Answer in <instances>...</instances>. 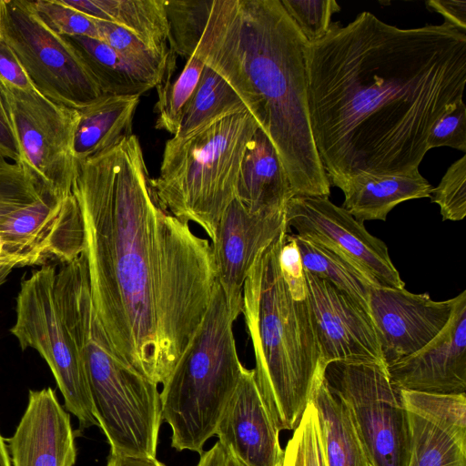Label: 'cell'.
I'll list each match as a JSON object with an SVG mask.
<instances>
[{
	"mask_svg": "<svg viewBox=\"0 0 466 466\" xmlns=\"http://www.w3.org/2000/svg\"><path fill=\"white\" fill-rule=\"evenodd\" d=\"M323 380L348 410L372 466H408L409 414L387 368L332 361L326 365Z\"/></svg>",
	"mask_w": 466,
	"mask_h": 466,
	"instance_id": "cell-9",
	"label": "cell"
},
{
	"mask_svg": "<svg viewBox=\"0 0 466 466\" xmlns=\"http://www.w3.org/2000/svg\"><path fill=\"white\" fill-rule=\"evenodd\" d=\"M18 267L15 262H0V286H2L11 271Z\"/></svg>",
	"mask_w": 466,
	"mask_h": 466,
	"instance_id": "cell-44",
	"label": "cell"
},
{
	"mask_svg": "<svg viewBox=\"0 0 466 466\" xmlns=\"http://www.w3.org/2000/svg\"><path fill=\"white\" fill-rule=\"evenodd\" d=\"M288 229L285 209L251 213L235 198L222 215L210 244L217 281L234 320L242 313L245 280L257 256Z\"/></svg>",
	"mask_w": 466,
	"mask_h": 466,
	"instance_id": "cell-15",
	"label": "cell"
},
{
	"mask_svg": "<svg viewBox=\"0 0 466 466\" xmlns=\"http://www.w3.org/2000/svg\"><path fill=\"white\" fill-rule=\"evenodd\" d=\"M258 125L247 110L184 139L166 142L158 177L149 179L157 206L198 225L212 240L235 191L247 146Z\"/></svg>",
	"mask_w": 466,
	"mask_h": 466,
	"instance_id": "cell-7",
	"label": "cell"
},
{
	"mask_svg": "<svg viewBox=\"0 0 466 466\" xmlns=\"http://www.w3.org/2000/svg\"><path fill=\"white\" fill-rule=\"evenodd\" d=\"M304 276L323 363L361 362L387 368L370 315L329 281L305 269Z\"/></svg>",
	"mask_w": 466,
	"mask_h": 466,
	"instance_id": "cell-14",
	"label": "cell"
},
{
	"mask_svg": "<svg viewBox=\"0 0 466 466\" xmlns=\"http://www.w3.org/2000/svg\"><path fill=\"white\" fill-rule=\"evenodd\" d=\"M204 66L202 57L195 50L175 82L167 79L157 86L156 128L176 135L183 110L198 84Z\"/></svg>",
	"mask_w": 466,
	"mask_h": 466,
	"instance_id": "cell-29",
	"label": "cell"
},
{
	"mask_svg": "<svg viewBox=\"0 0 466 466\" xmlns=\"http://www.w3.org/2000/svg\"><path fill=\"white\" fill-rule=\"evenodd\" d=\"M307 46L280 0H213L196 51L268 136L294 197H329L310 127Z\"/></svg>",
	"mask_w": 466,
	"mask_h": 466,
	"instance_id": "cell-3",
	"label": "cell"
},
{
	"mask_svg": "<svg viewBox=\"0 0 466 466\" xmlns=\"http://www.w3.org/2000/svg\"><path fill=\"white\" fill-rule=\"evenodd\" d=\"M7 161L1 154H0V162Z\"/></svg>",
	"mask_w": 466,
	"mask_h": 466,
	"instance_id": "cell-48",
	"label": "cell"
},
{
	"mask_svg": "<svg viewBox=\"0 0 466 466\" xmlns=\"http://www.w3.org/2000/svg\"><path fill=\"white\" fill-rule=\"evenodd\" d=\"M0 6H1V0H0Z\"/></svg>",
	"mask_w": 466,
	"mask_h": 466,
	"instance_id": "cell-49",
	"label": "cell"
},
{
	"mask_svg": "<svg viewBox=\"0 0 466 466\" xmlns=\"http://www.w3.org/2000/svg\"><path fill=\"white\" fill-rule=\"evenodd\" d=\"M225 451V458L223 466H247L240 461L232 452Z\"/></svg>",
	"mask_w": 466,
	"mask_h": 466,
	"instance_id": "cell-46",
	"label": "cell"
},
{
	"mask_svg": "<svg viewBox=\"0 0 466 466\" xmlns=\"http://www.w3.org/2000/svg\"><path fill=\"white\" fill-rule=\"evenodd\" d=\"M93 20L100 40L123 56L153 67L166 69L171 66L170 51L152 50L131 31L113 23L95 18Z\"/></svg>",
	"mask_w": 466,
	"mask_h": 466,
	"instance_id": "cell-35",
	"label": "cell"
},
{
	"mask_svg": "<svg viewBox=\"0 0 466 466\" xmlns=\"http://www.w3.org/2000/svg\"><path fill=\"white\" fill-rule=\"evenodd\" d=\"M0 154L10 162L21 163L18 145L0 102Z\"/></svg>",
	"mask_w": 466,
	"mask_h": 466,
	"instance_id": "cell-42",
	"label": "cell"
},
{
	"mask_svg": "<svg viewBox=\"0 0 466 466\" xmlns=\"http://www.w3.org/2000/svg\"><path fill=\"white\" fill-rule=\"evenodd\" d=\"M215 435L224 450L247 466L282 465L284 449L279 441V430L260 394L254 369L243 367Z\"/></svg>",
	"mask_w": 466,
	"mask_h": 466,
	"instance_id": "cell-18",
	"label": "cell"
},
{
	"mask_svg": "<svg viewBox=\"0 0 466 466\" xmlns=\"http://www.w3.org/2000/svg\"><path fill=\"white\" fill-rule=\"evenodd\" d=\"M77 161L91 298L117 355L163 384L207 311L211 244L156 203L135 134Z\"/></svg>",
	"mask_w": 466,
	"mask_h": 466,
	"instance_id": "cell-1",
	"label": "cell"
},
{
	"mask_svg": "<svg viewBox=\"0 0 466 466\" xmlns=\"http://www.w3.org/2000/svg\"><path fill=\"white\" fill-rule=\"evenodd\" d=\"M427 147H449L466 152V106L459 102L452 109L442 115L431 128Z\"/></svg>",
	"mask_w": 466,
	"mask_h": 466,
	"instance_id": "cell-38",
	"label": "cell"
},
{
	"mask_svg": "<svg viewBox=\"0 0 466 466\" xmlns=\"http://www.w3.org/2000/svg\"><path fill=\"white\" fill-rule=\"evenodd\" d=\"M77 51L106 96H138L157 87L168 68H158L128 59L105 42L79 35H63Z\"/></svg>",
	"mask_w": 466,
	"mask_h": 466,
	"instance_id": "cell-21",
	"label": "cell"
},
{
	"mask_svg": "<svg viewBox=\"0 0 466 466\" xmlns=\"http://www.w3.org/2000/svg\"><path fill=\"white\" fill-rule=\"evenodd\" d=\"M0 466H12L7 446L0 433Z\"/></svg>",
	"mask_w": 466,
	"mask_h": 466,
	"instance_id": "cell-45",
	"label": "cell"
},
{
	"mask_svg": "<svg viewBox=\"0 0 466 466\" xmlns=\"http://www.w3.org/2000/svg\"><path fill=\"white\" fill-rule=\"evenodd\" d=\"M293 192L280 158L259 127L248 142L235 198L251 213L283 210Z\"/></svg>",
	"mask_w": 466,
	"mask_h": 466,
	"instance_id": "cell-20",
	"label": "cell"
},
{
	"mask_svg": "<svg viewBox=\"0 0 466 466\" xmlns=\"http://www.w3.org/2000/svg\"><path fill=\"white\" fill-rule=\"evenodd\" d=\"M234 321L216 281L204 318L160 392L162 420L177 451L203 453L238 384L244 366Z\"/></svg>",
	"mask_w": 466,
	"mask_h": 466,
	"instance_id": "cell-6",
	"label": "cell"
},
{
	"mask_svg": "<svg viewBox=\"0 0 466 466\" xmlns=\"http://www.w3.org/2000/svg\"><path fill=\"white\" fill-rule=\"evenodd\" d=\"M408 414L411 438L408 466H466V431Z\"/></svg>",
	"mask_w": 466,
	"mask_h": 466,
	"instance_id": "cell-27",
	"label": "cell"
},
{
	"mask_svg": "<svg viewBox=\"0 0 466 466\" xmlns=\"http://www.w3.org/2000/svg\"><path fill=\"white\" fill-rule=\"evenodd\" d=\"M310 400L317 409L327 466H372L348 410L323 377Z\"/></svg>",
	"mask_w": 466,
	"mask_h": 466,
	"instance_id": "cell-25",
	"label": "cell"
},
{
	"mask_svg": "<svg viewBox=\"0 0 466 466\" xmlns=\"http://www.w3.org/2000/svg\"><path fill=\"white\" fill-rule=\"evenodd\" d=\"M213 0H165L172 52L189 58L200 41Z\"/></svg>",
	"mask_w": 466,
	"mask_h": 466,
	"instance_id": "cell-30",
	"label": "cell"
},
{
	"mask_svg": "<svg viewBox=\"0 0 466 466\" xmlns=\"http://www.w3.org/2000/svg\"><path fill=\"white\" fill-rule=\"evenodd\" d=\"M241 98L216 71L205 65L173 137L187 138L228 116L247 111Z\"/></svg>",
	"mask_w": 466,
	"mask_h": 466,
	"instance_id": "cell-26",
	"label": "cell"
},
{
	"mask_svg": "<svg viewBox=\"0 0 466 466\" xmlns=\"http://www.w3.org/2000/svg\"><path fill=\"white\" fill-rule=\"evenodd\" d=\"M431 201L439 205L442 220L460 221L466 216V155L453 162L433 187Z\"/></svg>",
	"mask_w": 466,
	"mask_h": 466,
	"instance_id": "cell-37",
	"label": "cell"
},
{
	"mask_svg": "<svg viewBox=\"0 0 466 466\" xmlns=\"http://www.w3.org/2000/svg\"><path fill=\"white\" fill-rule=\"evenodd\" d=\"M106 466H166L156 458L122 457L110 454Z\"/></svg>",
	"mask_w": 466,
	"mask_h": 466,
	"instance_id": "cell-43",
	"label": "cell"
},
{
	"mask_svg": "<svg viewBox=\"0 0 466 466\" xmlns=\"http://www.w3.org/2000/svg\"><path fill=\"white\" fill-rule=\"evenodd\" d=\"M0 77L19 88H33L15 55L1 38Z\"/></svg>",
	"mask_w": 466,
	"mask_h": 466,
	"instance_id": "cell-40",
	"label": "cell"
},
{
	"mask_svg": "<svg viewBox=\"0 0 466 466\" xmlns=\"http://www.w3.org/2000/svg\"><path fill=\"white\" fill-rule=\"evenodd\" d=\"M86 16L124 27L158 52L169 51L165 0H63Z\"/></svg>",
	"mask_w": 466,
	"mask_h": 466,
	"instance_id": "cell-24",
	"label": "cell"
},
{
	"mask_svg": "<svg viewBox=\"0 0 466 466\" xmlns=\"http://www.w3.org/2000/svg\"><path fill=\"white\" fill-rule=\"evenodd\" d=\"M452 306L453 298L435 301L426 293L372 287L369 310L386 366L410 356L434 339L448 322Z\"/></svg>",
	"mask_w": 466,
	"mask_h": 466,
	"instance_id": "cell-16",
	"label": "cell"
},
{
	"mask_svg": "<svg viewBox=\"0 0 466 466\" xmlns=\"http://www.w3.org/2000/svg\"><path fill=\"white\" fill-rule=\"evenodd\" d=\"M6 254L20 267L46 265L49 260L69 263L85 251L82 213L73 193L54 197L44 192L32 204L0 222Z\"/></svg>",
	"mask_w": 466,
	"mask_h": 466,
	"instance_id": "cell-13",
	"label": "cell"
},
{
	"mask_svg": "<svg viewBox=\"0 0 466 466\" xmlns=\"http://www.w3.org/2000/svg\"><path fill=\"white\" fill-rule=\"evenodd\" d=\"M42 189L22 163L0 162V222L37 200Z\"/></svg>",
	"mask_w": 466,
	"mask_h": 466,
	"instance_id": "cell-33",
	"label": "cell"
},
{
	"mask_svg": "<svg viewBox=\"0 0 466 466\" xmlns=\"http://www.w3.org/2000/svg\"><path fill=\"white\" fill-rule=\"evenodd\" d=\"M308 43L322 38L331 24V17L341 7L335 0H280Z\"/></svg>",
	"mask_w": 466,
	"mask_h": 466,
	"instance_id": "cell-36",
	"label": "cell"
},
{
	"mask_svg": "<svg viewBox=\"0 0 466 466\" xmlns=\"http://www.w3.org/2000/svg\"><path fill=\"white\" fill-rule=\"evenodd\" d=\"M138 96H103L79 110L74 139L76 160L106 151L131 136Z\"/></svg>",
	"mask_w": 466,
	"mask_h": 466,
	"instance_id": "cell-23",
	"label": "cell"
},
{
	"mask_svg": "<svg viewBox=\"0 0 466 466\" xmlns=\"http://www.w3.org/2000/svg\"><path fill=\"white\" fill-rule=\"evenodd\" d=\"M28 4L38 18L56 34L100 40L93 18L68 6L63 0H35L28 1Z\"/></svg>",
	"mask_w": 466,
	"mask_h": 466,
	"instance_id": "cell-34",
	"label": "cell"
},
{
	"mask_svg": "<svg viewBox=\"0 0 466 466\" xmlns=\"http://www.w3.org/2000/svg\"><path fill=\"white\" fill-rule=\"evenodd\" d=\"M404 406L435 422L466 431V393L438 394L400 390Z\"/></svg>",
	"mask_w": 466,
	"mask_h": 466,
	"instance_id": "cell-31",
	"label": "cell"
},
{
	"mask_svg": "<svg viewBox=\"0 0 466 466\" xmlns=\"http://www.w3.org/2000/svg\"><path fill=\"white\" fill-rule=\"evenodd\" d=\"M433 187L420 171L403 175H359L339 187L343 208L359 222L385 221L397 205L410 199L430 198Z\"/></svg>",
	"mask_w": 466,
	"mask_h": 466,
	"instance_id": "cell-22",
	"label": "cell"
},
{
	"mask_svg": "<svg viewBox=\"0 0 466 466\" xmlns=\"http://www.w3.org/2000/svg\"><path fill=\"white\" fill-rule=\"evenodd\" d=\"M56 268L41 266L24 279L16 297V319L10 332L22 350L38 351L49 366L66 409L80 430L98 426L93 412L84 365L63 322L55 298Z\"/></svg>",
	"mask_w": 466,
	"mask_h": 466,
	"instance_id": "cell-10",
	"label": "cell"
},
{
	"mask_svg": "<svg viewBox=\"0 0 466 466\" xmlns=\"http://www.w3.org/2000/svg\"><path fill=\"white\" fill-rule=\"evenodd\" d=\"M281 466H327L318 412L311 400L284 449Z\"/></svg>",
	"mask_w": 466,
	"mask_h": 466,
	"instance_id": "cell-32",
	"label": "cell"
},
{
	"mask_svg": "<svg viewBox=\"0 0 466 466\" xmlns=\"http://www.w3.org/2000/svg\"><path fill=\"white\" fill-rule=\"evenodd\" d=\"M400 390L466 393V290L453 298L450 319L420 350L387 367Z\"/></svg>",
	"mask_w": 466,
	"mask_h": 466,
	"instance_id": "cell-17",
	"label": "cell"
},
{
	"mask_svg": "<svg viewBox=\"0 0 466 466\" xmlns=\"http://www.w3.org/2000/svg\"><path fill=\"white\" fill-rule=\"evenodd\" d=\"M0 262H15L17 264V266L20 267V263L16 259L9 257L6 254L1 236H0Z\"/></svg>",
	"mask_w": 466,
	"mask_h": 466,
	"instance_id": "cell-47",
	"label": "cell"
},
{
	"mask_svg": "<svg viewBox=\"0 0 466 466\" xmlns=\"http://www.w3.org/2000/svg\"><path fill=\"white\" fill-rule=\"evenodd\" d=\"M292 235L304 269L343 290L370 314L369 295L370 289L376 285L360 269L337 253L295 233Z\"/></svg>",
	"mask_w": 466,
	"mask_h": 466,
	"instance_id": "cell-28",
	"label": "cell"
},
{
	"mask_svg": "<svg viewBox=\"0 0 466 466\" xmlns=\"http://www.w3.org/2000/svg\"><path fill=\"white\" fill-rule=\"evenodd\" d=\"M287 232L258 253L242 298L256 380L279 431L298 426L326 367L307 296H293L280 270L279 255Z\"/></svg>",
	"mask_w": 466,
	"mask_h": 466,
	"instance_id": "cell-4",
	"label": "cell"
},
{
	"mask_svg": "<svg viewBox=\"0 0 466 466\" xmlns=\"http://www.w3.org/2000/svg\"><path fill=\"white\" fill-rule=\"evenodd\" d=\"M288 228L351 262L377 287L404 289L388 247L329 197L295 196L285 208Z\"/></svg>",
	"mask_w": 466,
	"mask_h": 466,
	"instance_id": "cell-12",
	"label": "cell"
},
{
	"mask_svg": "<svg viewBox=\"0 0 466 466\" xmlns=\"http://www.w3.org/2000/svg\"><path fill=\"white\" fill-rule=\"evenodd\" d=\"M59 313L84 365L93 412L110 454L156 458L162 420L157 384L117 355L89 294L66 299Z\"/></svg>",
	"mask_w": 466,
	"mask_h": 466,
	"instance_id": "cell-5",
	"label": "cell"
},
{
	"mask_svg": "<svg viewBox=\"0 0 466 466\" xmlns=\"http://www.w3.org/2000/svg\"><path fill=\"white\" fill-rule=\"evenodd\" d=\"M0 38L33 88L51 101L79 111L105 96L75 47L38 18L28 0H1Z\"/></svg>",
	"mask_w": 466,
	"mask_h": 466,
	"instance_id": "cell-8",
	"label": "cell"
},
{
	"mask_svg": "<svg viewBox=\"0 0 466 466\" xmlns=\"http://www.w3.org/2000/svg\"><path fill=\"white\" fill-rule=\"evenodd\" d=\"M0 102L18 145L21 163L42 191L54 197L72 193L77 169L74 139L79 111L1 77Z\"/></svg>",
	"mask_w": 466,
	"mask_h": 466,
	"instance_id": "cell-11",
	"label": "cell"
},
{
	"mask_svg": "<svg viewBox=\"0 0 466 466\" xmlns=\"http://www.w3.org/2000/svg\"><path fill=\"white\" fill-rule=\"evenodd\" d=\"M12 466H74L75 435L54 390H30L14 435L7 440Z\"/></svg>",
	"mask_w": 466,
	"mask_h": 466,
	"instance_id": "cell-19",
	"label": "cell"
},
{
	"mask_svg": "<svg viewBox=\"0 0 466 466\" xmlns=\"http://www.w3.org/2000/svg\"><path fill=\"white\" fill-rule=\"evenodd\" d=\"M279 262L285 281L295 297L307 296V286L304 276V268L301 261L297 242L292 233L284 236L283 243L279 255Z\"/></svg>",
	"mask_w": 466,
	"mask_h": 466,
	"instance_id": "cell-39",
	"label": "cell"
},
{
	"mask_svg": "<svg viewBox=\"0 0 466 466\" xmlns=\"http://www.w3.org/2000/svg\"><path fill=\"white\" fill-rule=\"evenodd\" d=\"M427 8L439 13L444 22L466 32V1L465 0H428Z\"/></svg>",
	"mask_w": 466,
	"mask_h": 466,
	"instance_id": "cell-41",
	"label": "cell"
},
{
	"mask_svg": "<svg viewBox=\"0 0 466 466\" xmlns=\"http://www.w3.org/2000/svg\"><path fill=\"white\" fill-rule=\"evenodd\" d=\"M314 143L330 186L419 171L435 122L463 101L466 32L399 28L370 12L306 49Z\"/></svg>",
	"mask_w": 466,
	"mask_h": 466,
	"instance_id": "cell-2",
	"label": "cell"
}]
</instances>
